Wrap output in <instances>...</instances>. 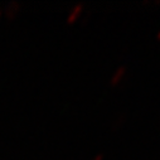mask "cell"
Masks as SVG:
<instances>
[{"label": "cell", "instance_id": "6da1fadb", "mask_svg": "<svg viewBox=\"0 0 160 160\" xmlns=\"http://www.w3.org/2000/svg\"><path fill=\"white\" fill-rule=\"evenodd\" d=\"M20 8H22V4L18 2V0H12V2H9L5 5V8L3 9V13L7 15L8 19H14L19 14Z\"/></svg>", "mask_w": 160, "mask_h": 160}, {"label": "cell", "instance_id": "7a4b0ae2", "mask_svg": "<svg viewBox=\"0 0 160 160\" xmlns=\"http://www.w3.org/2000/svg\"><path fill=\"white\" fill-rule=\"evenodd\" d=\"M125 73H126V67H125V66L118 67V68L116 69V72L113 73L112 78H111V81H110V86H111V87H116V86L120 83V81L122 79V77L125 76Z\"/></svg>", "mask_w": 160, "mask_h": 160}, {"label": "cell", "instance_id": "3957f363", "mask_svg": "<svg viewBox=\"0 0 160 160\" xmlns=\"http://www.w3.org/2000/svg\"><path fill=\"white\" fill-rule=\"evenodd\" d=\"M83 8H85L83 4H77L76 7H73V9L71 10V13L68 14L67 23H68V24H73L76 20H78V18H79V15H81Z\"/></svg>", "mask_w": 160, "mask_h": 160}, {"label": "cell", "instance_id": "277c9868", "mask_svg": "<svg viewBox=\"0 0 160 160\" xmlns=\"http://www.w3.org/2000/svg\"><path fill=\"white\" fill-rule=\"evenodd\" d=\"M125 121H126V116L125 115H120L115 121H113V124H112V126H111V131L115 134V132H117L120 129H121V126L125 124Z\"/></svg>", "mask_w": 160, "mask_h": 160}, {"label": "cell", "instance_id": "5b68a950", "mask_svg": "<svg viewBox=\"0 0 160 160\" xmlns=\"http://www.w3.org/2000/svg\"><path fill=\"white\" fill-rule=\"evenodd\" d=\"M102 159H103V155H102V154H98L97 156H95L93 160H102Z\"/></svg>", "mask_w": 160, "mask_h": 160}, {"label": "cell", "instance_id": "8992f818", "mask_svg": "<svg viewBox=\"0 0 160 160\" xmlns=\"http://www.w3.org/2000/svg\"><path fill=\"white\" fill-rule=\"evenodd\" d=\"M156 38H158V39H159V41H160V32L158 33V35H156Z\"/></svg>", "mask_w": 160, "mask_h": 160}, {"label": "cell", "instance_id": "52a82bcc", "mask_svg": "<svg viewBox=\"0 0 160 160\" xmlns=\"http://www.w3.org/2000/svg\"><path fill=\"white\" fill-rule=\"evenodd\" d=\"M2 15H3V9L0 8V17H2Z\"/></svg>", "mask_w": 160, "mask_h": 160}]
</instances>
